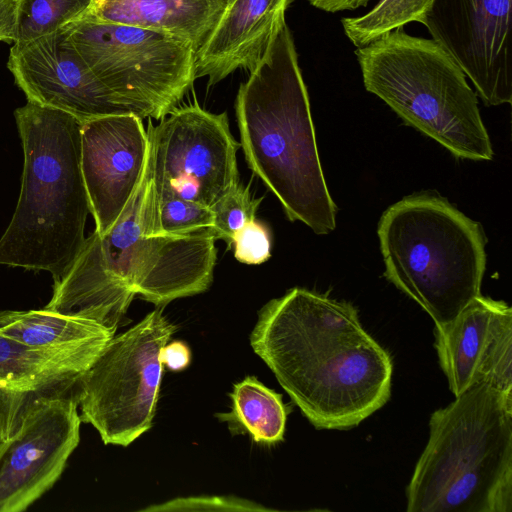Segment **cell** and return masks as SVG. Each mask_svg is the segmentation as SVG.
I'll return each mask as SVG.
<instances>
[{
    "label": "cell",
    "instance_id": "obj_1",
    "mask_svg": "<svg viewBox=\"0 0 512 512\" xmlns=\"http://www.w3.org/2000/svg\"><path fill=\"white\" fill-rule=\"evenodd\" d=\"M250 343L318 429H348L391 395L389 353L349 302L293 288L260 311Z\"/></svg>",
    "mask_w": 512,
    "mask_h": 512
},
{
    "label": "cell",
    "instance_id": "obj_2",
    "mask_svg": "<svg viewBox=\"0 0 512 512\" xmlns=\"http://www.w3.org/2000/svg\"><path fill=\"white\" fill-rule=\"evenodd\" d=\"M154 191L148 157L143 179L114 225L94 231L44 307L116 331L133 297L164 306L206 291L216 262L210 229L151 234Z\"/></svg>",
    "mask_w": 512,
    "mask_h": 512
},
{
    "label": "cell",
    "instance_id": "obj_3",
    "mask_svg": "<svg viewBox=\"0 0 512 512\" xmlns=\"http://www.w3.org/2000/svg\"><path fill=\"white\" fill-rule=\"evenodd\" d=\"M236 116L250 169L291 221L318 235L336 227L337 207L318 154L307 89L287 24L239 87Z\"/></svg>",
    "mask_w": 512,
    "mask_h": 512
},
{
    "label": "cell",
    "instance_id": "obj_4",
    "mask_svg": "<svg viewBox=\"0 0 512 512\" xmlns=\"http://www.w3.org/2000/svg\"><path fill=\"white\" fill-rule=\"evenodd\" d=\"M24 163L12 219L0 238V265L49 272L59 281L74 263L90 202L74 116L28 101L15 110Z\"/></svg>",
    "mask_w": 512,
    "mask_h": 512
},
{
    "label": "cell",
    "instance_id": "obj_5",
    "mask_svg": "<svg viewBox=\"0 0 512 512\" xmlns=\"http://www.w3.org/2000/svg\"><path fill=\"white\" fill-rule=\"evenodd\" d=\"M408 512L512 511V394L470 386L429 421Z\"/></svg>",
    "mask_w": 512,
    "mask_h": 512
},
{
    "label": "cell",
    "instance_id": "obj_6",
    "mask_svg": "<svg viewBox=\"0 0 512 512\" xmlns=\"http://www.w3.org/2000/svg\"><path fill=\"white\" fill-rule=\"evenodd\" d=\"M384 276L431 317L451 322L481 295L486 268L479 223L433 193L407 196L381 216Z\"/></svg>",
    "mask_w": 512,
    "mask_h": 512
},
{
    "label": "cell",
    "instance_id": "obj_7",
    "mask_svg": "<svg viewBox=\"0 0 512 512\" xmlns=\"http://www.w3.org/2000/svg\"><path fill=\"white\" fill-rule=\"evenodd\" d=\"M355 54L366 90L407 125L458 158H493L477 96L461 67L437 42L409 35L402 27Z\"/></svg>",
    "mask_w": 512,
    "mask_h": 512
},
{
    "label": "cell",
    "instance_id": "obj_8",
    "mask_svg": "<svg viewBox=\"0 0 512 512\" xmlns=\"http://www.w3.org/2000/svg\"><path fill=\"white\" fill-rule=\"evenodd\" d=\"M64 28L94 75L142 119L167 116L196 80V50L181 38L83 18Z\"/></svg>",
    "mask_w": 512,
    "mask_h": 512
},
{
    "label": "cell",
    "instance_id": "obj_9",
    "mask_svg": "<svg viewBox=\"0 0 512 512\" xmlns=\"http://www.w3.org/2000/svg\"><path fill=\"white\" fill-rule=\"evenodd\" d=\"M175 326L156 309L103 348L76 386L82 422L104 444L128 446L152 426L163 364Z\"/></svg>",
    "mask_w": 512,
    "mask_h": 512
},
{
    "label": "cell",
    "instance_id": "obj_10",
    "mask_svg": "<svg viewBox=\"0 0 512 512\" xmlns=\"http://www.w3.org/2000/svg\"><path fill=\"white\" fill-rule=\"evenodd\" d=\"M168 115L147 131L154 191L211 207L239 183V145L227 115L210 113L196 102Z\"/></svg>",
    "mask_w": 512,
    "mask_h": 512
},
{
    "label": "cell",
    "instance_id": "obj_11",
    "mask_svg": "<svg viewBox=\"0 0 512 512\" xmlns=\"http://www.w3.org/2000/svg\"><path fill=\"white\" fill-rule=\"evenodd\" d=\"M421 24L485 105L512 101V0H433Z\"/></svg>",
    "mask_w": 512,
    "mask_h": 512
},
{
    "label": "cell",
    "instance_id": "obj_12",
    "mask_svg": "<svg viewBox=\"0 0 512 512\" xmlns=\"http://www.w3.org/2000/svg\"><path fill=\"white\" fill-rule=\"evenodd\" d=\"M75 391L37 400L0 443V512L25 511L60 478L80 441Z\"/></svg>",
    "mask_w": 512,
    "mask_h": 512
},
{
    "label": "cell",
    "instance_id": "obj_13",
    "mask_svg": "<svg viewBox=\"0 0 512 512\" xmlns=\"http://www.w3.org/2000/svg\"><path fill=\"white\" fill-rule=\"evenodd\" d=\"M7 67L28 101L66 112L81 123L108 115H137L89 69L64 27L13 44Z\"/></svg>",
    "mask_w": 512,
    "mask_h": 512
},
{
    "label": "cell",
    "instance_id": "obj_14",
    "mask_svg": "<svg viewBox=\"0 0 512 512\" xmlns=\"http://www.w3.org/2000/svg\"><path fill=\"white\" fill-rule=\"evenodd\" d=\"M149 139L142 118L118 114L81 126V168L96 231L106 233L132 199L145 174Z\"/></svg>",
    "mask_w": 512,
    "mask_h": 512
},
{
    "label": "cell",
    "instance_id": "obj_15",
    "mask_svg": "<svg viewBox=\"0 0 512 512\" xmlns=\"http://www.w3.org/2000/svg\"><path fill=\"white\" fill-rule=\"evenodd\" d=\"M435 348L455 397L478 383L512 394V309L504 301L474 298L435 327Z\"/></svg>",
    "mask_w": 512,
    "mask_h": 512
},
{
    "label": "cell",
    "instance_id": "obj_16",
    "mask_svg": "<svg viewBox=\"0 0 512 512\" xmlns=\"http://www.w3.org/2000/svg\"><path fill=\"white\" fill-rule=\"evenodd\" d=\"M108 342L44 348L0 335L1 442L17 431L37 400L75 391L83 373Z\"/></svg>",
    "mask_w": 512,
    "mask_h": 512
},
{
    "label": "cell",
    "instance_id": "obj_17",
    "mask_svg": "<svg viewBox=\"0 0 512 512\" xmlns=\"http://www.w3.org/2000/svg\"><path fill=\"white\" fill-rule=\"evenodd\" d=\"M290 0H231L196 51L195 77L214 85L235 70L252 71L283 27Z\"/></svg>",
    "mask_w": 512,
    "mask_h": 512
},
{
    "label": "cell",
    "instance_id": "obj_18",
    "mask_svg": "<svg viewBox=\"0 0 512 512\" xmlns=\"http://www.w3.org/2000/svg\"><path fill=\"white\" fill-rule=\"evenodd\" d=\"M225 6V0H92L81 18L168 33L197 51Z\"/></svg>",
    "mask_w": 512,
    "mask_h": 512
},
{
    "label": "cell",
    "instance_id": "obj_19",
    "mask_svg": "<svg viewBox=\"0 0 512 512\" xmlns=\"http://www.w3.org/2000/svg\"><path fill=\"white\" fill-rule=\"evenodd\" d=\"M115 332L82 318L41 310L0 311V335L32 347H67L110 341Z\"/></svg>",
    "mask_w": 512,
    "mask_h": 512
},
{
    "label": "cell",
    "instance_id": "obj_20",
    "mask_svg": "<svg viewBox=\"0 0 512 512\" xmlns=\"http://www.w3.org/2000/svg\"><path fill=\"white\" fill-rule=\"evenodd\" d=\"M231 411L217 414L232 434H247L262 445H274L284 438L287 409L282 395L269 389L254 376L234 384L229 394Z\"/></svg>",
    "mask_w": 512,
    "mask_h": 512
},
{
    "label": "cell",
    "instance_id": "obj_21",
    "mask_svg": "<svg viewBox=\"0 0 512 512\" xmlns=\"http://www.w3.org/2000/svg\"><path fill=\"white\" fill-rule=\"evenodd\" d=\"M433 0H379L366 14L341 20L345 35L363 47L410 22H422Z\"/></svg>",
    "mask_w": 512,
    "mask_h": 512
},
{
    "label": "cell",
    "instance_id": "obj_22",
    "mask_svg": "<svg viewBox=\"0 0 512 512\" xmlns=\"http://www.w3.org/2000/svg\"><path fill=\"white\" fill-rule=\"evenodd\" d=\"M92 0H19L14 44H24L80 19Z\"/></svg>",
    "mask_w": 512,
    "mask_h": 512
},
{
    "label": "cell",
    "instance_id": "obj_23",
    "mask_svg": "<svg viewBox=\"0 0 512 512\" xmlns=\"http://www.w3.org/2000/svg\"><path fill=\"white\" fill-rule=\"evenodd\" d=\"M212 226L211 207L178 197L168 191H154L151 234L180 235L211 229Z\"/></svg>",
    "mask_w": 512,
    "mask_h": 512
},
{
    "label": "cell",
    "instance_id": "obj_24",
    "mask_svg": "<svg viewBox=\"0 0 512 512\" xmlns=\"http://www.w3.org/2000/svg\"><path fill=\"white\" fill-rule=\"evenodd\" d=\"M261 199H255L249 188L240 183L222 196L213 206V226L215 238L232 244L236 233L255 220L256 210Z\"/></svg>",
    "mask_w": 512,
    "mask_h": 512
},
{
    "label": "cell",
    "instance_id": "obj_25",
    "mask_svg": "<svg viewBox=\"0 0 512 512\" xmlns=\"http://www.w3.org/2000/svg\"><path fill=\"white\" fill-rule=\"evenodd\" d=\"M270 509L246 499L231 496L178 497L162 504L142 509L163 511H269Z\"/></svg>",
    "mask_w": 512,
    "mask_h": 512
},
{
    "label": "cell",
    "instance_id": "obj_26",
    "mask_svg": "<svg viewBox=\"0 0 512 512\" xmlns=\"http://www.w3.org/2000/svg\"><path fill=\"white\" fill-rule=\"evenodd\" d=\"M234 256L245 264H261L270 258L271 241L268 230L260 223H248L234 239Z\"/></svg>",
    "mask_w": 512,
    "mask_h": 512
},
{
    "label": "cell",
    "instance_id": "obj_27",
    "mask_svg": "<svg viewBox=\"0 0 512 512\" xmlns=\"http://www.w3.org/2000/svg\"><path fill=\"white\" fill-rule=\"evenodd\" d=\"M190 357V349L182 341L167 343L161 350L162 364L172 371L185 369L190 363Z\"/></svg>",
    "mask_w": 512,
    "mask_h": 512
},
{
    "label": "cell",
    "instance_id": "obj_28",
    "mask_svg": "<svg viewBox=\"0 0 512 512\" xmlns=\"http://www.w3.org/2000/svg\"><path fill=\"white\" fill-rule=\"evenodd\" d=\"M19 0H0V41L14 43Z\"/></svg>",
    "mask_w": 512,
    "mask_h": 512
},
{
    "label": "cell",
    "instance_id": "obj_29",
    "mask_svg": "<svg viewBox=\"0 0 512 512\" xmlns=\"http://www.w3.org/2000/svg\"><path fill=\"white\" fill-rule=\"evenodd\" d=\"M312 6L326 12H340L364 7L370 0H307Z\"/></svg>",
    "mask_w": 512,
    "mask_h": 512
},
{
    "label": "cell",
    "instance_id": "obj_30",
    "mask_svg": "<svg viewBox=\"0 0 512 512\" xmlns=\"http://www.w3.org/2000/svg\"><path fill=\"white\" fill-rule=\"evenodd\" d=\"M231 0H225L226 4L229 3Z\"/></svg>",
    "mask_w": 512,
    "mask_h": 512
},
{
    "label": "cell",
    "instance_id": "obj_31",
    "mask_svg": "<svg viewBox=\"0 0 512 512\" xmlns=\"http://www.w3.org/2000/svg\"><path fill=\"white\" fill-rule=\"evenodd\" d=\"M0 443H1V440H0Z\"/></svg>",
    "mask_w": 512,
    "mask_h": 512
}]
</instances>
